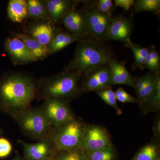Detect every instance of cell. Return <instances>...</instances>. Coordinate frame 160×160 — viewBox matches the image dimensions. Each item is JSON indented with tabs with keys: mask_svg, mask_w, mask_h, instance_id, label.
<instances>
[{
	"mask_svg": "<svg viewBox=\"0 0 160 160\" xmlns=\"http://www.w3.org/2000/svg\"><path fill=\"white\" fill-rule=\"evenodd\" d=\"M96 7L100 12L112 17L113 3L111 0H99L96 2Z\"/></svg>",
	"mask_w": 160,
	"mask_h": 160,
	"instance_id": "cell-30",
	"label": "cell"
},
{
	"mask_svg": "<svg viewBox=\"0 0 160 160\" xmlns=\"http://www.w3.org/2000/svg\"><path fill=\"white\" fill-rule=\"evenodd\" d=\"M41 108L51 128L62 126L75 118L66 99L58 98L46 99Z\"/></svg>",
	"mask_w": 160,
	"mask_h": 160,
	"instance_id": "cell-6",
	"label": "cell"
},
{
	"mask_svg": "<svg viewBox=\"0 0 160 160\" xmlns=\"http://www.w3.org/2000/svg\"><path fill=\"white\" fill-rule=\"evenodd\" d=\"M158 149L155 144H148L140 149L132 160H157Z\"/></svg>",
	"mask_w": 160,
	"mask_h": 160,
	"instance_id": "cell-28",
	"label": "cell"
},
{
	"mask_svg": "<svg viewBox=\"0 0 160 160\" xmlns=\"http://www.w3.org/2000/svg\"><path fill=\"white\" fill-rule=\"evenodd\" d=\"M75 6L65 14L62 22L69 32L83 40L88 36L86 24V10L78 9Z\"/></svg>",
	"mask_w": 160,
	"mask_h": 160,
	"instance_id": "cell-11",
	"label": "cell"
},
{
	"mask_svg": "<svg viewBox=\"0 0 160 160\" xmlns=\"http://www.w3.org/2000/svg\"><path fill=\"white\" fill-rule=\"evenodd\" d=\"M144 114L155 112L160 109V76L158 75L155 85L151 93L141 106Z\"/></svg>",
	"mask_w": 160,
	"mask_h": 160,
	"instance_id": "cell-20",
	"label": "cell"
},
{
	"mask_svg": "<svg viewBox=\"0 0 160 160\" xmlns=\"http://www.w3.org/2000/svg\"><path fill=\"white\" fill-rule=\"evenodd\" d=\"M83 152L86 160H114L116 156L115 149L112 144L96 151Z\"/></svg>",
	"mask_w": 160,
	"mask_h": 160,
	"instance_id": "cell-22",
	"label": "cell"
},
{
	"mask_svg": "<svg viewBox=\"0 0 160 160\" xmlns=\"http://www.w3.org/2000/svg\"><path fill=\"white\" fill-rule=\"evenodd\" d=\"M157 160H160L159 158H158L157 159Z\"/></svg>",
	"mask_w": 160,
	"mask_h": 160,
	"instance_id": "cell-39",
	"label": "cell"
},
{
	"mask_svg": "<svg viewBox=\"0 0 160 160\" xmlns=\"http://www.w3.org/2000/svg\"><path fill=\"white\" fill-rule=\"evenodd\" d=\"M126 47L131 49L134 55V62L132 66V70L139 68L144 70L145 59L149 52V47H143L136 44L131 41H129Z\"/></svg>",
	"mask_w": 160,
	"mask_h": 160,
	"instance_id": "cell-21",
	"label": "cell"
},
{
	"mask_svg": "<svg viewBox=\"0 0 160 160\" xmlns=\"http://www.w3.org/2000/svg\"><path fill=\"white\" fill-rule=\"evenodd\" d=\"M86 125L75 118L68 123L51 128L46 138L55 152L82 149L81 141Z\"/></svg>",
	"mask_w": 160,
	"mask_h": 160,
	"instance_id": "cell-4",
	"label": "cell"
},
{
	"mask_svg": "<svg viewBox=\"0 0 160 160\" xmlns=\"http://www.w3.org/2000/svg\"><path fill=\"white\" fill-rule=\"evenodd\" d=\"M45 160H54L53 159H52L50 158V159H46Z\"/></svg>",
	"mask_w": 160,
	"mask_h": 160,
	"instance_id": "cell-38",
	"label": "cell"
},
{
	"mask_svg": "<svg viewBox=\"0 0 160 160\" xmlns=\"http://www.w3.org/2000/svg\"><path fill=\"white\" fill-rule=\"evenodd\" d=\"M133 29V22L132 19L123 15L118 16L112 18L104 40L121 42L126 47L131 41Z\"/></svg>",
	"mask_w": 160,
	"mask_h": 160,
	"instance_id": "cell-10",
	"label": "cell"
},
{
	"mask_svg": "<svg viewBox=\"0 0 160 160\" xmlns=\"http://www.w3.org/2000/svg\"><path fill=\"white\" fill-rule=\"evenodd\" d=\"M81 77L76 72L64 70L43 78L38 83L37 94L44 99L58 98L67 100L74 98L82 91L79 86Z\"/></svg>",
	"mask_w": 160,
	"mask_h": 160,
	"instance_id": "cell-3",
	"label": "cell"
},
{
	"mask_svg": "<svg viewBox=\"0 0 160 160\" xmlns=\"http://www.w3.org/2000/svg\"><path fill=\"white\" fill-rule=\"evenodd\" d=\"M9 19L14 22L20 23L28 17L27 2L25 0H10L7 7Z\"/></svg>",
	"mask_w": 160,
	"mask_h": 160,
	"instance_id": "cell-18",
	"label": "cell"
},
{
	"mask_svg": "<svg viewBox=\"0 0 160 160\" xmlns=\"http://www.w3.org/2000/svg\"><path fill=\"white\" fill-rule=\"evenodd\" d=\"M133 9L136 13L140 12H150L158 13L160 11V0H137L135 1Z\"/></svg>",
	"mask_w": 160,
	"mask_h": 160,
	"instance_id": "cell-26",
	"label": "cell"
},
{
	"mask_svg": "<svg viewBox=\"0 0 160 160\" xmlns=\"http://www.w3.org/2000/svg\"><path fill=\"white\" fill-rule=\"evenodd\" d=\"M155 135L157 137V138H158L160 137V121H158V122L155 126Z\"/></svg>",
	"mask_w": 160,
	"mask_h": 160,
	"instance_id": "cell-35",
	"label": "cell"
},
{
	"mask_svg": "<svg viewBox=\"0 0 160 160\" xmlns=\"http://www.w3.org/2000/svg\"><path fill=\"white\" fill-rule=\"evenodd\" d=\"M28 16L34 19L49 18L45 4L39 0H28Z\"/></svg>",
	"mask_w": 160,
	"mask_h": 160,
	"instance_id": "cell-23",
	"label": "cell"
},
{
	"mask_svg": "<svg viewBox=\"0 0 160 160\" xmlns=\"http://www.w3.org/2000/svg\"><path fill=\"white\" fill-rule=\"evenodd\" d=\"M159 74L160 73H154L151 71L147 72V79L145 86L139 93L137 95V98H136V103L140 106H142L153 90Z\"/></svg>",
	"mask_w": 160,
	"mask_h": 160,
	"instance_id": "cell-24",
	"label": "cell"
},
{
	"mask_svg": "<svg viewBox=\"0 0 160 160\" xmlns=\"http://www.w3.org/2000/svg\"><path fill=\"white\" fill-rule=\"evenodd\" d=\"M134 81V88L135 89L136 95L143 89L147 79V73L140 77H133Z\"/></svg>",
	"mask_w": 160,
	"mask_h": 160,
	"instance_id": "cell-33",
	"label": "cell"
},
{
	"mask_svg": "<svg viewBox=\"0 0 160 160\" xmlns=\"http://www.w3.org/2000/svg\"><path fill=\"white\" fill-rule=\"evenodd\" d=\"M111 70L112 85H125L134 88V81L126 69L125 62H119L114 59L109 62Z\"/></svg>",
	"mask_w": 160,
	"mask_h": 160,
	"instance_id": "cell-14",
	"label": "cell"
},
{
	"mask_svg": "<svg viewBox=\"0 0 160 160\" xmlns=\"http://www.w3.org/2000/svg\"><path fill=\"white\" fill-rule=\"evenodd\" d=\"M117 100L122 103H136V99L129 94L122 88H118L115 92Z\"/></svg>",
	"mask_w": 160,
	"mask_h": 160,
	"instance_id": "cell-31",
	"label": "cell"
},
{
	"mask_svg": "<svg viewBox=\"0 0 160 160\" xmlns=\"http://www.w3.org/2000/svg\"><path fill=\"white\" fill-rule=\"evenodd\" d=\"M86 3L85 10L88 38L102 41L113 18L99 11L96 2L87 1Z\"/></svg>",
	"mask_w": 160,
	"mask_h": 160,
	"instance_id": "cell-7",
	"label": "cell"
},
{
	"mask_svg": "<svg viewBox=\"0 0 160 160\" xmlns=\"http://www.w3.org/2000/svg\"><path fill=\"white\" fill-rule=\"evenodd\" d=\"M115 5L122 8L126 11L130 9L134 4V0H115Z\"/></svg>",
	"mask_w": 160,
	"mask_h": 160,
	"instance_id": "cell-34",
	"label": "cell"
},
{
	"mask_svg": "<svg viewBox=\"0 0 160 160\" xmlns=\"http://www.w3.org/2000/svg\"><path fill=\"white\" fill-rule=\"evenodd\" d=\"M52 159L54 160H86L83 150L80 149L56 152Z\"/></svg>",
	"mask_w": 160,
	"mask_h": 160,
	"instance_id": "cell-29",
	"label": "cell"
},
{
	"mask_svg": "<svg viewBox=\"0 0 160 160\" xmlns=\"http://www.w3.org/2000/svg\"><path fill=\"white\" fill-rule=\"evenodd\" d=\"M12 149V145L9 140L0 137V158L7 157L11 153Z\"/></svg>",
	"mask_w": 160,
	"mask_h": 160,
	"instance_id": "cell-32",
	"label": "cell"
},
{
	"mask_svg": "<svg viewBox=\"0 0 160 160\" xmlns=\"http://www.w3.org/2000/svg\"><path fill=\"white\" fill-rule=\"evenodd\" d=\"M27 136L36 139L46 138L51 128L48 125L41 107L27 108L11 115Z\"/></svg>",
	"mask_w": 160,
	"mask_h": 160,
	"instance_id": "cell-5",
	"label": "cell"
},
{
	"mask_svg": "<svg viewBox=\"0 0 160 160\" xmlns=\"http://www.w3.org/2000/svg\"><path fill=\"white\" fill-rule=\"evenodd\" d=\"M77 2L68 0H48L45 1L44 4L49 18L54 23L62 19L66 12L76 5Z\"/></svg>",
	"mask_w": 160,
	"mask_h": 160,
	"instance_id": "cell-15",
	"label": "cell"
},
{
	"mask_svg": "<svg viewBox=\"0 0 160 160\" xmlns=\"http://www.w3.org/2000/svg\"><path fill=\"white\" fill-rule=\"evenodd\" d=\"M37 85L33 78L12 73L0 80V109L10 115L29 107L37 95Z\"/></svg>",
	"mask_w": 160,
	"mask_h": 160,
	"instance_id": "cell-1",
	"label": "cell"
},
{
	"mask_svg": "<svg viewBox=\"0 0 160 160\" xmlns=\"http://www.w3.org/2000/svg\"><path fill=\"white\" fill-rule=\"evenodd\" d=\"M3 132V129H2V128H1V127H0V136H1V135H2V134Z\"/></svg>",
	"mask_w": 160,
	"mask_h": 160,
	"instance_id": "cell-37",
	"label": "cell"
},
{
	"mask_svg": "<svg viewBox=\"0 0 160 160\" xmlns=\"http://www.w3.org/2000/svg\"><path fill=\"white\" fill-rule=\"evenodd\" d=\"M81 40H82L70 32L62 30H56L48 46L49 54H53L61 51L72 43Z\"/></svg>",
	"mask_w": 160,
	"mask_h": 160,
	"instance_id": "cell-16",
	"label": "cell"
},
{
	"mask_svg": "<svg viewBox=\"0 0 160 160\" xmlns=\"http://www.w3.org/2000/svg\"><path fill=\"white\" fill-rule=\"evenodd\" d=\"M22 146L25 160H45L52 158L55 151L46 139L35 143L26 142L19 140Z\"/></svg>",
	"mask_w": 160,
	"mask_h": 160,
	"instance_id": "cell-13",
	"label": "cell"
},
{
	"mask_svg": "<svg viewBox=\"0 0 160 160\" xmlns=\"http://www.w3.org/2000/svg\"><path fill=\"white\" fill-rule=\"evenodd\" d=\"M81 90L84 92L112 88L111 70L109 63L91 68L82 75Z\"/></svg>",
	"mask_w": 160,
	"mask_h": 160,
	"instance_id": "cell-8",
	"label": "cell"
},
{
	"mask_svg": "<svg viewBox=\"0 0 160 160\" xmlns=\"http://www.w3.org/2000/svg\"><path fill=\"white\" fill-rule=\"evenodd\" d=\"M12 35L22 41L26 47L38 60L45 58L49 54L48 47L43 46L31 36L16 32H13Z\"/></svg>",
	"mask_w": 160,
	"mask_h": 160,
	"instance_id": "cell-17",
	"label": "cell"
},
{
	"mask_svg": "<svg viewBox=\"0 0 160 160\" xmlns=\"http://www.w3.org/2000/svg\"><path fill=\"white\" fill-rule=\"evenodd\" d=\"M5 48L15 65H24L38 60L22 41L15 37L12 36L6 40Z\"/></svg>",
	"mask_w": 160,
	"mask_h": 160,
	"instance_id": "cell-12",
	"label": "cell"
},
{
	"mask_svg": "<svg viewBox=\"0 0 160 160\" xmlns=\"http://www.w3.org/2000/svg\"><path fill=\"white\" fill-rule=\"evenodd\" d=\"M95 92L105 102L115 109L118 115H121L123 113L122 111L118 106L115 92L112 88L101 89Z\"/></svg>",
	"mask_w": 160,
	"mask_h": 160,
	"instance_id": "cell-27",
	"label": "cell"
},
{
	"mask_svg": "<svg viewBox=\"0 0 160 160\" xmlns=\"http://www.w3.org/2000/svg\"><path fill=\"white\" fill-rule=\"evenodd\" d=\"M145 69H149V71L154 73H160V55L153 45L149 47V52L145 59Z\"/></svg>",
	"mask_w": 160,
	"mask_h": 160,
	"instance_id": "cell-25",
	"label": "cell"
},
{
	"mask_svg": "<svg viewBox=\"0 0 160 160\" xmlns=\"http://www.w3.org/2000/svg\"><path fill=\"white\" fill-rule=\"evenodd\" d=\"M12 160H22V159H21V158H20L19 156L17 155Z\"/></svg>",
	"mask_w": 160,
	"mask_h": 160,
	"instance_id": "cell-36",
	"label": "cell"
},
{
	"mask_svg": "<svg viewBox=\"0 0 160 160\" xmlns=\"http://www.w3.org/2000/svg\"><path fill=\"white\" fill-rule=\"evenodd\" d=\"M102 41L89 38L79 41L74 56L64 70L82 76L91 68L109 63L114 58L109 47Z\"/></svg>",
	"mask_w": 160,
	"mask_h": 160,
	"instance_id": "cell-2",
	"label": "cell"
},
{
	"mask_svg": "<svg viewBox=\"0 0 160 160\" xmlns=\"http://www.w3.org/2000/svg\"><path fill=\"white\" fill-rule=\"evenodd\" d=\"M55 31L50 23H41L32 28L30 35L43 46L48 47L53 37Z\"/></svg>",
	"mask_w": 160,
	"mask_h": 160,
	"instance_id": "cell-19",
	"label": "cell"
},
{
	"mask_svg": "<svg viewBox=\"0 0 160 160\" xmlns=\"http://www.w3.org/2000/svg\"><path fill=\"white\" fill-rule=\"evenodd\" d=\"M83 151H96L112 144L107 130L98 125H86L81 141Z\"/></svg>",
	"mask_w": 160,
	"mask_h": 160,
	"instance_id": "cell-9",
	"label": "cell"
}]
</instances>
